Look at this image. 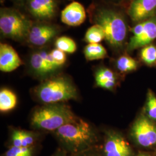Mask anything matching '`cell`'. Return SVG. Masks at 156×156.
Returning a JSON list of instances; mask_svg holds the SVG:
<instances>
[{
  "mask_svg": "<svg viewBox=\"0 0 156 156\" xmlns=\"http://www.w3.org/2000/svg\"><path fill=\"white\" fill-rule=\"evenodd\" d=\"M90 22L104 29L105 41L113 50L120 51L127 45L129 26L126 9L93 0L87 9Z\"/></svg>",
  "mask_w": 156,
  "mask_h": 156,
  "instance_id": "1",
  "label": "cell"
},
{
  "mask_svg": "<svg viewBox=\"0 0 156 156\" xmlns=\"http://www.w3.org/2000/svg\"><path fill=\"white\" fill-rule=\"evenodd\" d=\"M55 134L64 149L73 155L93 149L97 140L91 126L79 118L57 129Z\"/></svg>",
  "mask_w": 156,
  "mask_h": 156,
  "instance_id": "2",
  "label": "cell"
},
{
  "mask_svg": "<svg viewBox=\"0 0 156 156\" xmlns=\"http://www.w3.org/2000/svg\"><path fill=\"white\" fill-rule=\"evenodd\" d=\"M33 23V21L18 8H1L0 33L4 38L25 42Z\"/></svg>",
  "mask_w": 156,
  "mask_h": 156,
  "instance_id": "3",
  "label": "cell"
},
{
  "mask_svg": "<svg viewBox=\"0 0 156 156\" xmlns=\"http://www.w3.org/2000/svg\"><path fill=\"white\" fill-rule=\"evenodd\" d=\"M37 97L46 104L76 99L78 92L71 80L64 76H57L46 80L35 90Z\"/></svg>",
  "mask_w": 156,
  "mask_h": 156,
  "instance_id": "4",
  "label": "cell"
},
{
  "mask_svg": "<svg viewBox=\"0 0 156 156\" xmlns=\"http://www.w3.org/2000/svg\"><path fill=\"white\" fill-rule=\"evenodd\" d=\"M76 119L78 117L68 106L57 104H49L35 111L31 117V123L35 128L55 131Z\"/></svg>",
  "mask_w": 156,
  "mask_h": 156,
  "instance_id": "5",
  "label": "cell"
},
{
  "mask_svg": "<svg viewBox=\"0 0 156 156\" xmlns=\"http://www.w3.org/2000/svg\"><path fill=\"white\" fill-rule=\"evenodd\" d=\"M63 31L55 22H33L25 43L35 49L43 48L55 42Z\"/></svg>",
  "mask_w": 156,
  "mask_h": 156,
  "instance_id": "6",
  "label": "cell"
},
{
  "mask_svg": "<svg viewBox=\"0 0 156 156\" xmlns=\"http://www.w3.org/2000/svg\"><path fill=\"white\" fill-rule=\"evenodd\" d=\"M61 3L60 0H25L21 10L33 22H55Z\"/></svg>",
  "mask_w": 156,
  "mask_h": 156,
  "instance_id": "7",
  "label": "cell"
},
{
  "mask_svg": "<svg viewBox=\"0 0 156 156\" xmlns=\"http://www.w3.org/2000/svg\"><path fill=\"white\" fill-rule=\"evenodd\" d=\"M135 144L144 149H156V123L142 112L135 120L130 130Z\"/></svg>",
  "mask_w": 156,
  "mask_h": 156,
  "instance_id": "8",
  "label": "cell"
},
{
  "mask_svg": "<svg viewBox=\"0 0 156 156\" xmlns=\"http://www.w3.org/2000/svg\"><path fill=\"white\" fill-rule=\"evenodd\" d=\"M130 31L133 35L126 47L128 52L151 44L156 39V15L135 24Z\"/></svg>",
  "mask_w": 156,
  "mask_h": 156,
  "instance_id": "9",
  "label": "cell"
},
{
  "mask_svg": "<svg viewBox=\"0 0 156 156\" xmlns=\"http://www.w3.org/2000/svg\"><path fill=\"white\" fill-rule=\"evenodd\" d=\"M28 66L32 73L40 77L50 75L61 68L53 59L50 51L45 48L36 49L31 53Z\"/></svg>",
  "mask_w": 156,
  "mask_h": 156,
  "instance_id": "10",
  "label": "cell"
},
{
  "mask_svg": "<svg viewBox=\"0 0 156 156\" xmlns=\"http://www.w3.org/2000/svg\"><path fill=\"white\" fill-rule=\"evenodd\" d=\"M103 151L104 156H134L129 143L122 134L116 131L106 133Z\"/></svg>",
  "mask_w": 156,
  "mask_h": 156,
  "instance_id": "11",
  "label": "cell"
},
{
  "mask_svg": "<svg viewBox=\"0 0 156 156\" xmlns=\"http://www.w3.org/2000/svg\"><path fill=\"white\" fill-rule=\"evenodd\" d=\"M126 11L132 22H140L156 15V0H132Z\"/></svg>",
  "mask_w": 156,
  "mask_h": 156,
  "instance_id": "12",
  "label": "cell"
},
{
  "mask_svg": "<svg viewBox=\"0 0 156 156\" xmlns=\"http://www.w3.org/2000/svg\"><path fill=\"white\" fill-rule=\"evenodd\" d=\"M87 14V11L81 3L73 1L60 12V19L68 26L76 27L83 23Z\"/></svg>",
  "mask_w": 156,
  "mask_h": 156,
  "instance_id": "13",
  "label": "cell"
},
{
  "mask_svg": "<svg viewBox=\"0 0 156 156\" xmlns=\"http://www.w3.org/2000/svg\"><path fill=\"white\" fill-rule=\"evenodd\" d=\"M23 62L16 51L9 44H0V70L10 73L22 66Z\"/></svg>",
  "mask_w": 156,
  "mask_h": 156,
  "instance_id": "14",
  "label": "cell"
},
{
  "mask_svg": "<svg viewBox=\"0 0 156 156\" xmlns=\"http://www.w3.org/2000/svg\"><path fill=\"white\" fill-rule=\"evenodd\" d=\"M95 79L97 85L105 89H113L117 83L116 74L107 67L98 68L95 73Z\"/></svg>",
  "mask_w": 156,
  "mask_h": 156,
  "instance_id": "15",
  "label": "cell"
},
{
  "mask_svg": "<svg viewBox=\"0 0 156 156\" xmlns=\"http://www.w3.org/2000/svg\"><path fill=\"white\" fill-rule=\"evenodd\" d=\"M83 51L87 61L104 59L108 57L106 49L100 44H88L85 46Z\"/></svg>",
  "mask_w": 156,
  "mask_h": 156,
  "instance_id": "16",
  "label": "cell"
},
{
  "mask_svg": "<svg viewBox=\"0 0 156 156\" xmlns=\"http://www.w3.org/2000/svg\"><path fill=\"white\" fill-rule=\"evenodd\" d=\"M17 104L16 94L10 90L4 89L0 91V111L2 112L10 111Z\"/></svg>",
  "mask_w": 156,
  "mask_h": 156,
  "instance_id": "17",
  "label": "cell"
},
{
  "mask_svg": "<svg viewBox=\"0 0 156 156\" xmlns=\"http://www.w3.org/2000/svg\"><path fill=\"white\" fill-rule=\"evenodd\" d=\"M138 62L127 55H123L118 57L116 61V67L120 73H131L138 68Z\"/></svg>",
  "mask_w": 156,
  "mask_h": 156,
  "instance_id": "18",
  "label": "cell"
},
{
  "mask_svg": "<svg viewBox=\"0 0 156 156\" xmlns=\"http://www.w3.org/2000/svg\"><path fill=\"white\" fill-rule=\"evenodd\" d=\"M105 39L104 29L98 24H93L86 31L84 41L87 44H100Z\"/></svg>",
  "mask_w": 156,
  "mask_h": 156,
  "instance_id": "19",
  "label": "cell"
},
{
  "mask_svg": "<svg viewBox=\"0 0 156 156\" xmlns=\"http://www.w3.org/2000/svg\"><path fill=\"white\" fill-rule=\"evenodd\" d=\"M56 48L66 53H73L77 50V45L75 41L67 36H59L55 41Z\"/></svg>",
  "mask_w": 156,
  "mask_h": 156,
  "instance_id": "20",
  "label": "cell"
},
{
  "mask_svg": "<svg viewBox=\"0 0 156 156\" xmlns=\"http://www.w3.org/2000/svg\"><path fill=\"white\" fill-rule=\"evenodd\" d=\"M145 115L156 123V96L152 90H149L144 112Z\"/></svg>",
  "mask_w": 156,
  "mask_h": 156,
  "instance_id": "21",
  "label": "cell"
},
{
  "mask_svg": "<svg viewBox=\"0 0 156 156\" xmlns=\"http://www.w3.org/2000/svg\"><path fill=\"white\" fill-rule=\"evenodd\" d=\"M142 60L148 66H153L156 63V46L152 44L146 45L140 51Z\"/></svg>",
  "mask_w": 156,
  "mask_h": 156,
  "instance_id": "22",
  "label": "cell"
},
{
  "mask_svg": "<svg viewBox=\"0 0 156 156\" xmlns=\"http://www.w3.org/2000/svg\"><path fill=\"white\" fill-rule=\"evenodd\" d=\"M4 156H33V147H16L12 146Z\"/></svg>",
  "mask_w": 156,
  "mask_h": 156,
  "instance_id": "23",
  "label": "cell"
},
{
  "mask_svg": "<svg viewBox=\"0 0 156 156\" xmlns=\"http://www.w3.org/2000/svg\"><path fill=\"white\" fill-rule=\"evenodd\" d=\"M50 54L59 66L62 67L65 64L67 61V56L65 52L55 48L50 50Z\"/></svg>",
  "mask_w": 156,
  "mask_h": 156,
  "instance_id": "24",
  "label": "cell"
},
{
  "mask_svg": "<svg viewBox=\"0 0 156 156\" xmlns=\"http://www.w3.org/2000/svg\"><path fill=\"white\" fill-rule=\"evenodd\" d=\"M35 140L34 134L22 131V147H33Z\"/></svg>",
  "mask_w": 156,
  "mask_h": 156,
  "instance_id": "25",
  "label": "cell"
},
{
  "mask_svg": "<svg viewBox=\"0 0 156 156\" xmlns=\"http://www.w3.org/2000/svg\"><path fill=\"white\" fill-rule=\"evenodd\" d=\"M12 146L22 147V131L15 130L12 135Z\"/></svg>",
  "mask_w": 156,
  "mask_h": 156,
  "instance_id": "26",
  "label": "cell"
},
{
  "mask_svg": "<svg viewBox=\"0 0 156 156\" xmlns=\"http://www.w3.org/2000/svg\"><path fill=\"white\" fill-rule=\"evenodd\" d=\"M97 1L112 4V5H114L122 6L127 9V6L132 0H97Z\"/></svg>",
  "mask_w": 156,
  "mask_h": 156,
  "instance_id": "27",
  "label": "cell"
},
{
  "mask_svg": "<svg viewBox=\"0 0 156 156\" xmlns=\"http://www.w3.org/2000/svg\"><path fill=\"white\" fill-rule=\"evenodd\" d=\"M73 156H101L98 153L93 151V149H90L89 150L84 151L82 153H78L76 154H74Z\"/></svg>",
  "mask_w": 156,
  "mask_h": 156,
  "instance_id": "28",
  "label": "cell"
},
{
  "mask_svg": "<svg viewBox=\"0 0 156 156\" xmlns=\"http://www.w3.org/2000/svg\"><path fill=\"white\" fill-rule=\"evenodd\" d=\"M13 4L14 6L22 9L24 5V3L25 0H9Z\"/></svg>",
  "mask_w": 156,
  "mask_h": 156,
  "instance_id": "29",
  "label": "cell"
},
{
  "mask_svg": "<svg viewBox=\"0 0 156 156\" xmlns=\"http://www.w3.org/2000/svg\"><path fill=\"white\" fill-rule=\"evenodd\" d=\"M51 156H67V154L66 151L64 150H58Z\"/></svg>",
  "mask_w": 156,
  "mask_h": 156,
  "instance_id": "30",
  "label": "cell"
},
{
  "mask_svg": "<svg viewBox=\"0 0 156 156\" xmlns=\"http://www.w3.org/2000/svg\"><path fill=\"white\" fill-rule=\"evenodd\" d=\"M136 156H151V155L150 153H149L147 152L142 151V152L139 153V154Z\"/></svg>",
  "mask_w": 156,
  "mask_h": 156,
  "instance_id": "31",
  "label": "cell"
},
{
  "mask_svg": "<svg viewBox=\"0 0 156 156\" xmlns=\"http://www.w3.org/2000/svg\"><path fill=\"white\" fill-rule=\"evenodd\" d=\"M6 0H0V2H1V5H2L4 2H5V1Z\"/></svg>",
  "mask_w": 156,
  "mask_h": 156,
  "instance_id": "32",
  "label": "cell"
},
{
  "mask_svg": "<svg viewBox=\"0 0 156 156\" xmlns=\"http://www.w3.org/2000/svg\"><path fill=\"white\" fill-rule=\"evenodd\" d=\"M61 2H63V1H71V0H60ZM72 1H74V0H72Z\"/></svg>",
  "mask_w": 156,
  "mask_h": 156,
  "instance_id": "33",
  "label": "cell"
}]
</instances>
